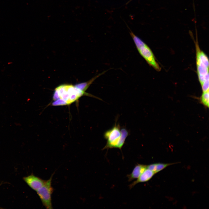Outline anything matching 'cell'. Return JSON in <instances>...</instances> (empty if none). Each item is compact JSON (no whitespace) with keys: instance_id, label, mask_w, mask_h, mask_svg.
Returning a JSON list of instances; mask_svg holds the SVG:
<instances>
[{"instance_id":"1","label":"cell","mask_w":209,"mask_h":209,"mask_svg":"<svg viewBox=\"0 0 209 209\" xmlns=\"http://www.w3.org/2000/svg\"><path fill=\"white\" fill-rule=\"evenodd\" d=\"M85 91L80 85L62 84L55 89L53 99L55 100H60L62 102L63 105H65L72 103L84 94L96 97L86 93Z\"/></svg>"},{"instance_id":"2","label":"cell","mask_w":209,"mask_h":209,"mask_svg":"<svg viewBox=\"0 0 209 209\" xmlns=\"http://www.w3.org/2000/svg\"><path fill=\"white\" fill-rule=\"evenodd\" d=\"M127 26L129 30L130 34L140 54L150 66L157 71H160L161 67L156 61L154 55L151 49L143 40L136 35Z\"/></svg>"},{"instance_id":"3","label":"cell","mask_w":209,"mask_h":209,"mask_svg":"<svg viewBox=\"0 0 209 209\" xmlns=\"http://www.w3.org/2000/svg\"><path fill=\"white\" fill-rule=\"evenodd\" d=\"M197 75L202 85L209 82V61L206 54L200 49L197 41L195 42Z\"/></svg>"},{"instance_id":"4","label":"cell","mask_w":209,"mask_h":209,"mask_svg":"<svg viewBox=\"0 0 209 209\" xmlns=\"http://www.w3.org/2000/svg\"><path fill=\"white\" fill-rule=\"evenodd\" d=\"M53 174L50 178L46 181L44 185L36 192L40 199L43 205L47 209H53L52 194L53 189L52 186Z\"/></svg>"},{"instance_id":"5","label":"cell","mask_w":209,"mask_h":209,"mask_svg":"<svg viewBox=\"0 0 209 209\" xmlns=\"http://www.w3.org/2000/svg\"><path fill=\"white\" fill-rule=\"evenodd\" d=\"M121 135L120 126L116 123L111 128L104 133V137L107 141L106 144L103 149L116 148Z\"/></svg>"},{"instance_id":"6","label":"cell","mask_w":209,"mask_h":209,"mask_svg":"<svg viewBox=\"0 0 209 209\" xmlns=\"http://www.w3.org/2000/svg\"><path fill=\"white\" fill-rule=\"evenodd\" d=\"M23 179L30 188L36 191L41 187L46 181L33 174L24 177Z\"/></svg>"},{"instance_id":"7","label":"cell","mask_w":209,"mask_h":209,"mask_svg":"<svg viewBox=\"0 0 209 209\" xmlns=\"http://www.w3.org/2000/svg\"><path fill=\"white\" fill-rule=\"evenodd\" d=\"M155 174L154 172L148 169H146L136 181L129 185V188L130 189L131 188L139 183L145 182L149 181Z\"/></svg>"},{"instance_id":"8","label":"cell","mask_w":209,"mask_h":209,"mask_svg":"<svg viewBox=\"0 0 209 209\" xmlns=\"http://www.w3.org/2000/svg\"><path fill=\"white\" fill-rule=\"evenodd\" d=\"M147 165L138 164L136 165L134 168L132 172L127 175L129 181H131L134 179H137L147 169Z\"/></svg>"},{"instance_id":"9","label":"cell","mask_w":209,"mask_h":209,"mask_svg":"<svg viewBox=\"0 0 209 209\" xmlns=\"http://www.w3.org/2000/svg\"><path fill=\"white\" fill-rule=\"evenodd\" d=\"M121 135L120 139L117 145L116 148L121 149L125 142V140L129 134L127 129L125 128H122L121 129Z\"/></svg>"},{"instance_id":"10","label":"cell","mask_w":209,"mask_h":209,"mask_svg":"<svg viewBox=\"0 0 209 209\" xmlns=\"http://www.w3.org/2000/svg\"><path fill=\"white\" fill-rule=\"evenodd\" d=\"M209 91L203 92V93L199 98L200 102L205 107H209Z\"/></svg>"},{"instance_id":"11","label":"cell","mask_w":209,"mask_h":209,"mask_svg":"<svg viewBox=\"0 0 209 209\" xmlns=\"http://www.w3.org/2000/svg\"><path fill=\"white\" fill-rule=\"evenodd\" d=\"M177 163H157L156 165V170L155 171V174L163 170L167 167L172 165L174 164Z\"/></svg>"},{"instance_id":"12","label":"cell","mask_w":209,"mask_h":209,"mask_svg":"<svg viewBox=\"0 0 209 209\" xmlns=\"http://www.w3.org/2000/svg\"><path fill=\"white\" fill-rule=\"evenodd\" d=\"M1 185V184H0V186Z\"/></svg>"}]
</instances>
